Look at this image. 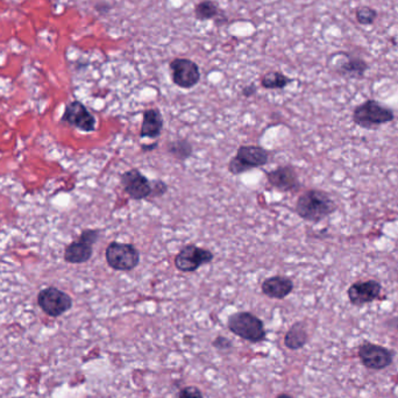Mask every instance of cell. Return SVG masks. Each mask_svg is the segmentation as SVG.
Returning <instances> with one entry per match:
<instances>
[{"mask_svg": "<svg viewBox=\"0 0 398 398\" xmlns=\"http://www.w3.org/2000/svg\"><path fill=\"white\" fill-rule=\"evenodd\" d=\"M337 205L327 191L310 189L304 191L296 201V213L309 223H320L335 212Z\"/></svg>", "mask_w": 398, "mask_h": 398, "instance_id": "obj_1", "label": "cell"}, {"mask_svg": "<svg viewBox=\"0 0 398 398\" xmlns=\"http://www.w3.org/2000/svg\"><path fill=\"white\" fill-rule=\"evenodd\" d=\"M352 119L353 122L361 129L372 131L394 122L395 113L394 111L375 99H367L353 110Z\"/></svg>", "mask_w": 398, "mask_h": 398, "instance_id": "obj_2", "label": "cell"}, {"mask_svg": "<svg viewBox=\"0 0 398 398\" xmlns=\"http://www.w3.org/2000/svg\"><path fill=\"white\" fill-rule=\"evenodd\" d=\"M228 327L232 333L243 338L246 342L256 344L265 340V324L250 312H236L230 316Z\"/></svg>", "mask_w": 398, "mask_h": 398, "instance_id": "obj_3", "label": "cell"}, {"mask_svg": "<svg viewBox=\"0 0 398 398\" xmlns=\"http://www.w3.org/2000/svg\"><path fill=\"white\" fill-rule=\"evenodd\" d=\"M269 152L260 146H240L235 156L228 162V171L234 176L261 168L268 164Z\"/></svg>", "mask_w": 398, "mask_h": 398, "instance_id": "obj_4", "label": "cell"}, {"mask_svg": "<svg viewBox=\"0 0 398 398\" xmlns=\"http://www.w3.org/2000/svg\"><path fill=\"white\" fill-rule=\"evenodd\" d=\"M107 265L115 272H131L140 263V252L132 243H112L107 247Z\"/></svg>", "mask_w": 398, "mask_h": 398, "instance_id": "obj_5", "label": "cell"}, {"mask_svg": "<svg viewBox=\"0 0 398 398\" xmlns=\"http://www.w3.org/2000/svg\"><path fill=\"white\" fill-rule=\"evenodd\" d=\"M100 231L87 228L80 233V238L67 245L63 258L70 265H82L90 261L93 254V245L99 239Z\"/></svg>", "mask_w": 398, "mask_h": 398, "instance_id": "obj_6", "label": "cell"}, {"mask_svg": "<svg viewBox=\"0 0 398 398\" xmlns=\"http://www.w3.org/2000/svg\"><path fill=\"white\" fill-rule=\"evenodd\" d=\"M213 258L214 254L211 250L196 246L195 243H188L175 256V267L182 273H195L201 265L211 263Z\"/></svg>", "mask_w": 398, "mask_h": 398, "instance_id": "obj_7", "label": "cell"}, {"mask_svg": "<svg viewBox=\"0 0 398 398\" xmlns=\"http://www.w3.org/2000/svg\"><path fill=\"white\" fill-rule=\"evenodd\" d=\"M38 305L46 315L57 318L72 307V298L61 289L48 287L38 294Z\"/></svg>", "mask_w": 398, "mask_h": 398, "instance_id": "obj_8", "label": "cell"}, {"mask_svg": "<svg viewBox=\"0 0 398 398\" xmlns=\"http://www.w3.org/2000/svg\"><path fill=\"white\" fill-rule=\"evenodd\" d=\"M173 83L181 89H191L201 80V71L194 61L189 58H175L169 65Z\"/></svg>", "mask_w": 398, "mask_h": 398, "instance_id": "obj_9", "label": "cell"}, {"mask_svg": "<svg viewBox=\"0 0 398 398\" xmlns=\"http://www.w3.org/2000/svg\"><path fill=\"white\" fill-rule=\"evenodd\" d=\"M395 353L383 346L364 342L359 347V357L364 367L372 371H382L394 361Z\"/></svg>", "mask_w": 398, "mask_h": 398, "instance_id": "obj_10", "label": "cell"}, {"mask_svg": "<svg viewBox=\"0 0 398 398\" xmlns=\"http://www.w3.org/2000/svg\"><path fill=\"white\" fill-rule=\"evenodd\" d=\"M120 183L125 194L133 201H142L152 196V181L139 169H131L120 176Z\"/></svg>", "mask_w": 398, "mask_h": 398, "instance_id": "obj_11", "label": "cell"}, {"mask_svg": "<svg viewBox=\"0 0 398 398\" xmlns=\"http://www.w3.org/2000/svg\"><path fill=\"white\" fill-rule=\"evenodd\" d=\"M62 122L85 133L93 132L97 122L95 115L80 100H74L67 104L62 115Z\"/></svg>", "mask_w": 398, "mask_h": 398, "instance_id": "obj_12", "label": "cell"}, {"mask_svg": "<svg viewBox=\"0 0 398 398\" xmlns=\"http://www.w3.org/2000/svg\"><path fill=\"white\" fill-rule=\"evenodd\" d=\"M382 292V285L376 280L354 282L347 290L349 302L354 307H364L379 300Z\"/></svg>", "mask_w": 398, "mask_h": 398, "instance_id": "obj_13", "label": "cell"}, {"mask_svg": "<svg viewBox=\"0 0 398 398\" xmlns=\"http://www.w3.org/2000/svg\"><path fill=\"white\" fill-rule=\"evenodd\" d=\"M265 177L270 186L282 192H296L302 188L296 169L292 166H280L265 171Z\"/></svg>", "mask_w": 398, "mask_h": 398, "instance_id": "obj_14", "label": "cell"}, {"mask_svg": "<svg viewBox=\"0 0 398 398\" xmlns=\"http://www.w3.org/2000/svg\"><path fill=\"white\" fill-rule=\"evenodd\" d=\"M342 57V60L337 62L334 71L338 75L351 78V80H361L364 78L366 72L369 69V65L362 57L354 56L349 53L339 54Z\"/></svg>", "mask_w": 398, "mask_h": 398, "instance_id": "obj_15", "label": "cell"}, {"mask_svg": "<svg viewBox=\"0 0 398 398\" xmlns=\"http://www.w3.org/2000/svg\"><path fill=\"white\" fill-rule=\"evenodd\" d=\"M294 282L288 277L281 275L268 277L261 285L262 294L273 300H285V297H288L294 291Z\"/></svg>", "mask_w": 398, "mask_h": 398, "instance_id": "obj_16", "label": "cell"}, {"mask_svg": "<svg viewBox=\"0 0 398 398\" xmlns=\"http://www.w3.org/2000/svg\"><path fill=\"white\" fill-rule=\"evenodd\" d=\"M164 129V118L159 109H148L144 112L142 125L140 129V137L157 139Z\"/></svg>", "mask_w": 398, "mask_h": 398, "instance_id": "obj_17", "label": "cell"}, {"mask_svg": "<svg viewBox=\"0 0 398 398\" xmlns=\"http://www.w3.org/2000/svg\"><path fill=\"white\" fill-rule=\"evenodd\" d=\"M307 331L304 322H298L294 324L288 332L285 334V345L289 349L297 351V349H303L307 342Z\"/></svg>", "mask_w": 398, "mask_h": 398, "instance_id": "obj_18", "label": "cell"}, {"mask_svg": "<svg viewBox=\"0 0 398 398\" xmlns=\"http://www.w3.org/2000/svg\"><path fill=\"white\" fill-rule=\"evenodd\" d=\"M291 78L280 71H270L261 77L262 87L267 90H282L291 83Z\"/></svg>", "mask_w": 398, "mask_h": 398, "instance_id": "obj_19", "label": "cell"}, {"mask_svg": "<svg viewBox=\"0 0 398 398\" xmlns=\"http://www.w3.org/2000/svg\"><path fill=\"white\" fill-rule=\"evenodd\" d=\"M167 151L171 156H174L177 161H186L192 155L194 148L192 144L186 139H179V140L171 141L167 146Z\"/></svg>", "mask_w": 398, "mask_h": 398, "instance_id": "obj_20", "label": "cell"}, {"mask_svg": "<svg viewBox=\"0 0 398 398\" xmlns=\"http://www.w3.org/2000/svg\"><path fill=\"white\" fill-rule=\"evenodd\" d=\"M218 13H219V8L217 6L216 3H213L211 0L201 1L195 8V16L201 21L213 19L218 16Z\"/></svg>", "mask_w": 398, "mask_h": 398, "instance_id": "obj_21", "label": "cell"}, {"mask_svg": "<svg viewBox=\"0 0 398 398\" xmlns=\"http://www.w3.org/2000/svg\"><path fill=\"white\" fill-rule=\"evenodd\" d=\"M355 18L362 26H371L377 19V12L375 8L369 6H360L355 11Z\"/></svg>", "mask_w": 398, "mask_h": 398, "instance_id": "obj_22", "label": "cell"}, {"mask_svg": "<svg viewBox=\"0 0 398 398\" xmlns=\"http://www.w3.org/2000/svg\"><path fill=\"white\" fill-rule=\"evenodd\" d=\"M167 183L161 181V179H155L152 182V196L151 198L162 197L164 195L167 194Z\"/></svg>", "mask_w": 398, "mask_h": 398, "instance_id": "obj_23", "label": "cell"}, {"mask_svg": "<svg viewBox=\"0 0 398 398\" xmlns=\"http://www.w3.org/2000/svg\"><path fill=\"white\" fill-rule=\"evenodd\" d=\"M177 398H204L201 391L196 387H186L183 388L182 390H179Z\"/></svg>", "mask_w": 398, "mask_h": 398, "instance_id": "obj_24", "label": "cell"}, {"mask_svg": "<svg viewBox=\"0 0 398 398\" xmlns=\"http://www.w3.org/2000/svg\"><path fill=\"white\" fill-rule=\"evenodd\" d=\"M212 345L214 346L216 349L226 351V349H231L232 342L228 340V338L217 337L216 339L213 340Z\"/></svg>", "mask_w": 398, "mask_h": 398, "instance_id": "obj_25", "label": "cell"}, {"mask_svg": "<svg viewBox=\"0 0 398 398\" xmlns=\"http://www.w3.org/2000/svg\"><path fill=\"white\" fill-rule=\"evenodd\" d=\"M384 325L390 329V330L397 331L398 332V316L396 317H391V318H388L386 322H384Z\"/></svg>", "mask_w": 398, "mask_h": 398, "instance_id": "obj_26", "label": "cell"}, {"mask_svg": "<svg viewBox=\"0 0 398 398\" xmlns=\"http://www.w3.org/2000/svg\"><path fill=\"white\" fill-rule=\"evenodd\" d=\"M255 92H256V87H255L254 84H250V85L243 87L241 93L245 97H252V96L255 95Z\"/></svg>", "mask_w": 398, "mask_h": 398, "instance_id": "obj_27", "label": "cell"}, {"mask_svg": "<svg viewBox=\"0 0 398 398\" xmlns=\"http://www.w3.org/2000/svg\"><path fill=\"white\" fill-rule=\"evenodd\" d=\"M157 146H159V142H154V144H142L141 149H142L144 153H149L157 148Z\"/></svg>", "mask_w": 398, "mask_h": 398, "instance_id": "obj_28", "label": "cell"}, {"mask_svg": "<svg viewBox=\"0 0 398 398\" xmlns=\"http://www.w3.org/2000/svg\"><path fill=\"white\" fill-rule=\"evenodd\" d=\"M277 398H294V397H292V396H290V395L288 394H281L278 395V396H277Z\"/></svg>", "mask_w": 398, "mask_h": 398, "instance_id": "obj_29", "label": "cell"}]
</instances>
